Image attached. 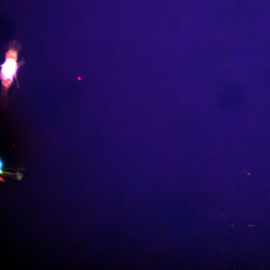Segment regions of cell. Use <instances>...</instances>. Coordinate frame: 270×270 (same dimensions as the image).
<instances>
[{
    "instance_id": "obj_1",
    "label": "cell",
    "mask_w": 270,
    "mask_h": 270,
    "mask_svg": "<svg viewBox=\"0 0 270 270\" xmlns=\"http://www.w3.org/2000/svg\"><path fill=\"white\" fill-rule=\"evenodd\" d=\"M20 46L16 41L9 43L4 55V61L0 64V77L2 82V96L6 98L7 92L15 78L17 82V72L24 61L18 62Z\"/></svg>"
}]
</instances>
